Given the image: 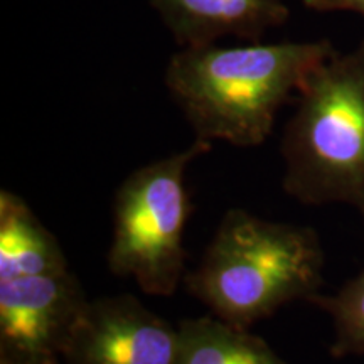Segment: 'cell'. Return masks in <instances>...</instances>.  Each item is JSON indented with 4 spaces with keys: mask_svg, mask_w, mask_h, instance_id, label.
I'll use <instances>...</instances> for the list:
<instances>
[{
    "mask_svg": "<svg viewBox=\"0 0 364 364\" xmlns=\"http://www.w3.org/2000/svg\"><path fill=\"white\" fill-rule=\"evenodd\" d=\"M181 348L176 364H289L255 336L221 318L204 316L179 324Z\"/></svg>",
    "mask_w": 364,
    "mask_h": 364,
    "instance_id": "9c48e42d",
    "label": "cell"
},
{
    "mask_svg": "<svg viewBox=\"0 0 364 364\" xmlns=\"http://www.w3.org/2000/svg\"><path fill=\"white\" fill-rule=\"evenodd\" d=\"M51 364H59V359H58V361H54V363H51Z\"/></svg>",
    "mask_w": 364,
    "mask_h": 364,
    "instance_id": "4fadbf2b",
    "label": "cell"
},
{
    "mask_svg": "<svg viewBox=\"0 0 364 364\" xmlns=\"http://www.w3.org/2000/svg\"><path fill=\"white\" fill-rule=\"evenodd\" d=\"M307 9L316 12H356L364 17V0H302Z\"/></svg>",
    "mask_w": 364,
    "mask_h": 364,
    "instance_id": "8fae6325",
    "label": "cell"
},
{
    "mask_svg": "<svg viewBox=\"0 0 364 364\" xmlns=\"http://www.w3.org/2000/svg\"><path fill=\"white\" fill-rule=\"evenodd\" d=\"M311 304L331 317L334 327L331 354L334 358L364 354V268L336 294L311 299Z\"/></svg>",
    "mask_w": 364,
    "mask_h": 364,
    "instance_id": "30bf717a",
    "label": "cell"
},
{
    "mask_svg": "<svg viewBox=\"0 0 364 364\" xmlns=\"http://www.w3.org/2000/svg\"><path fill=\"white\" fill-rule=\"evenodd\" d=\"M336 53L331 41L186 46L171 58L166 86L196 139L257 147L309 75Z\"/></svg>",
    "mask_w": 364,
    "mask_h": 364,
    "instance_id": "6da1fadb",
    "label": "cell"
},
{
    "mask_svg": "<svg viewBox=\"0 0 364 364\" xmlns=\"http://www.w3.org/2000/svg\"><path fill=\"white\" fill-rule=\"evenodd\" d=\"M179 348V326L124 294L86 302L61 358L66 364H176Z\"/></svg>",
    "mask_w": 364,
    "mask_h": 364,
    "instance_id": "8992f818",
    "label": "cell"
},
{
    "mask_svg": "<svg viewBox=\"0 0 364 364\" xmlns=\"http://www.w3.org/2000/svg\"><path fill=\"white\" fill-rule=\"evenodd\" d=\"M181 46L213 44L225 36L260 43L290 11L284 0H150Z\"/></svg>",
    "mask_w": 364,
    "mask_h": 364,
    "instance_id": "52a82bcc",
    "label": "cell"
},
{
    "mask_svg": "<svg viewBox=\"0 0 364 364\" xmlns=\"http://www.w3.org/2000/svg\"><path fill=\"white\" fill-rule=\"evenodd\" d=\"M88 302L73 272L0 280V358L51 364Z\"/></svg>",
    "mask_w": 364,
    "mask_h": 364,
    "instance_id": "5b68a950",
    "label": "cell"
},
{
    "mask_svg": "<svg viewBox=\"0 0 364 364\" xmlns=\"http://www.w3.org/2000/svg\"><path fill=\"white\" fill-rule=\"evenodd\" d=\"M211 150L196 139L188 149L139 167L118 186L108 268L130 277L149 295L169 297L184 282V231L191 213L186 172Z\"/></svg>",
    "mask_w": 364,
    "mask_h": 364,
    "instance_id": "277c9868",
    "label": "cell"
},
{
    "mask_svg": "<svg viewBox=\"0 0 364 364\" xmlns=\"http://www.w3.org/2000/svg\"><path fill=\"white\" fill-rule=\"evenodd\" d=\"M322 273L324 250L316 230L233 208L184 285L213 316L248 329L287 304L311 302Z\"/></svg>",
    "mask_w": 364,
    "mask_h": 364,
    "instance_id": "7a4b0ae2",
    "label": "cell"
},
{
    "mask_svg": "<svg viewBox=\"0 0 364 364\" xmlns=\"http://www.w3.org/2000/svg\"><path fill=\"white\" fill-rule=\"evenodd\" d=\"M282 157L290 198L306 206L346 204L364 221V41L309 75L282 136Z\"/></svg>",
    "mask_w": 364,
    "mask_h": 364,
    "instance_id": "3957f363",
    "label": "cell"
},
{
    "mask_svg": "<svg viewBox=\"0 0 364 364\" xmlns=\"http://www.w3.org/2000/svg\"><path fill=\"white\" fill-rule=\"evenodd\" d=\"M0 364H19V363H14V361H11V359L0 358Z\"/></svg>",
    "mask_w": 364,
    "mask_h": 364,
    "instance_id": "7c38bea8",
    "label": "cell"
},
{
    "mask_svg": "<svg viewBox=\"0 0 364 364\" xmlns=\"http://www.w3.org/2000/svg\"><path fill=\"white\" fill-rule=\"evenodd\" d=\"M68 270L61 243L21 196L0 193V280Z\"/></svg>",
    "mask_w": 364,
    "mask_h": 364,
    "instance_id": "ba28073f",
    "label": "cell"
}]
</instances>
